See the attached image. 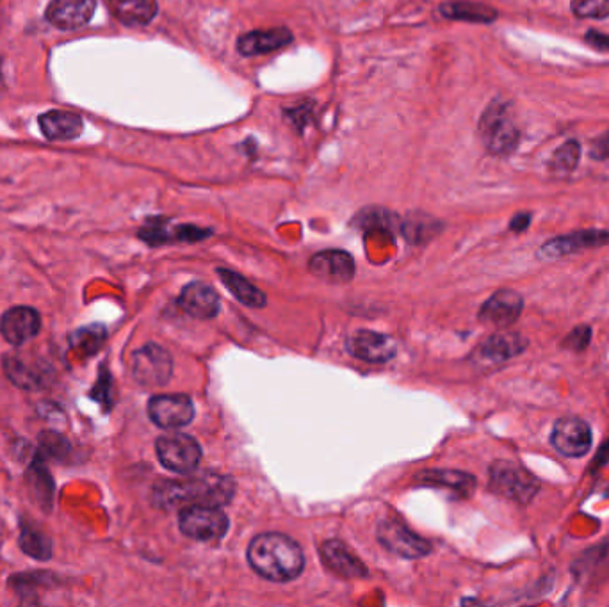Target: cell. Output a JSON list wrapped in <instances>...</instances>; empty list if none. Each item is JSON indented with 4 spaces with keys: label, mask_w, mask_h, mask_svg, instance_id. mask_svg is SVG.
I'll use <instances>...</instances> for the list:
<instances>
[{
    "label": "cell",
    "mask_w": 609,
    "mask_h": 607,
    "mask_svg": "<svg viewBox=\"0 0 609 607\" xmlns=\"http://www.w3.org/2000/svg\"><path fill=\"white\" fill-rule=\"evenodd\" d=\"M2 367L8 380L22 390H41L50 380V369L34 358L20 353H8L2 357Z\"/></svg>",
    "instance_id": "cell-12"
},
{
    "label": "cell",
    "mask_w": 609,
    "mask_h": 607,
    "mask_svg": "<svg viewBox=\"0 0 609 607\" xmlns=\"http://www.w3.org/2000/svg\"><path fill=\"white\" fill-rule=\"evenodd\" d=\"M180 533L198 542L221 540L227 535L228 517L220 506H186L179 513Z\"/></svg>",
    "instance_id": "cell-5"
},
{
    "label": "cell",
    "mask_w": 609,
    "mask_h": 607,
    "mask_svg": "<svg viewBox=\"0 0 609 607\" xmlns=\"http://www.w3.org/2000/svg\"><path fill=\"white\" fill-rule=\"evenodd\" d=\"M592 157L593 159H599V161L609 159V130L593 143Z\"/></svg>",
    "instance_id": "cell-37"
},
{
    "label": "cell",
    "mask_w": 609,
    "mask_h": 607,
    "mask_svg": "<svg viewBox=\"0 0 609 607\" xmlns=\"http://www.w3.org/2000/svg\"><path fill=\"white\" fill-rule=\"evenodd\" d=\"M440 221L430 218L426 214H410V218L406 219L403 225V234L406 239L412 244L424 243L430 241L433 235L440 232Z\"/></svg>",
    "instance_id": "cell-30"
},
{
    "label": "cell",
    "mask_w": 609,
    "mask_h": 607,
    "mask_svg": "<svg viewBox=\"0 0 609 607\" xmlns=\"http://www.w3.org/2000/svg\"><path fill=\"white\" fill-rule=\"evenodd\" d=\"M310 273L328 284H348L355 276V260L341 250L319 251L309 264Z\"/></svg>",
    "instance_id": "cell-15"
},
{
    "label": "cell",
    "mask_w": 609,
    "mask_h": 607,
    "mask_svg": "<svg viewBox=\"0 0 609 607\" xmlns=\"http://www.w3.org/2000/svg\"><path fill=\"white\" fill-rule=\"evenodd\" d=\"M590 342H592V326L579 324L572 332L567 333V337L561 342V348L581 353L590 346Z\"/></svg>",
    "instance_id": "cell-35"
},
{
    "label": "cell",
    "mask_w": 609,
    "mask_h": 607,
    "mask_svg": "<svg viewBox=\"0 0 609 607\" xmlns=\"http://www.w3.org/2000/svg\"><path fill=\"white\" fill-rule=\"evenodd\" d=\"M528 346V339L520 333H494L481 342L480 348L476 349V358L480 364L501 365L522 355Z\"/></svg>",
    "instance_id": "cell-18"
},
{
    "label": "cell",
    "mask_w": 609,
    "mask_h": 607,
    "mask_svg": "<svg viewBox=\"0 0 609 607\" xmlns=\"http://www.w3.org/2000/svg\"><path fill=\"white\" fill-rule=\"evenodd\" d=\"M218 276H220L221 282L227 287L228 291L232 292L237 300L241 301L246 307H266V294L257 289L255 285L250 284L244 276L223 268L218 269Z\"/></svg>",
    "instance_id": "cell-28"
},
{
    "label": "cell",
    "mask_w": 609,
    "mask_h": 607,
    "mask_svg": "<svg viewBox=\"0 0 609 607\" xmlns=\"http://www.w3.org/2000/svg\"><path fill=\"white\" fill-rule=\"evenodd\" d=\"M294 36L287 27L277 29H255L252 33H246L237 40V50L244 57L264 56L275 50L284 49L291 45Z\"/></svg>",
    "instance_id": "cell-19"
},
{
    "label": "cell",
    "mask_w": 609,
    "mask_h": 607,
    "mask_svg": "<svg viewBox=\"0 0 609 607\" xmlns=\"http://www.w3.org/2000/svg\"><path fill=\"white\" fill-rule=\"evenodd\" d=\"M529 225H531V212H519L510 221V230L515 232V234H522V232L528 230Z\"/></svg>",
    "instance_id": "cell-39"
},
{
    "label": "cell",
    "mask_w": 609,
    "mask_h": 607,
    "mask_svg": "<svg viewBox=\"0 0 609 607\" xmlns=\"http://www.w3.org/2000/svg\"><path fill=\"white\" fill-rule=\"evenodd\" d=\"M20 549L38 561H47L52 558V540L41 531L40 527L34 526L33 522H22L20 531Z\"/></svg>",
    "instance_id": "cell-29"
},
{
    "label": "cell",
    "mask_w": 609,
    "mask_h": 607,
    "mask_svg": "<svg viewBox=\"0 0 609 607\" xmlns=\"http://www.w3.org/2000/svg\"><path fill=\"white\" fill-rule=\"evenodd\" d=\"M107 332L104 326L100 324H91L86 328H81L79 332H75L70 337L72 346L77 349H82L86 355L97 353L98 349L102 348V344L106 342Z\"/></svg>",
    "instance_id": "cell-33"
},
{
    "label": "cell",
    "mask_w": 609,
    "mask_h": 607,
    "mask_svg": "<svg viewBox=\"0 0 609 607\" xmlns=\"http://www.w3.org/2000/svg\"><path fill=\"white\" fill-rule=\"evenodd\" d=\"M97 2L95 0H52L45 17L49 24L61 31H75L79 27L90 24L95 15Z\"/></svg>",
    "instance_id": "cell-16"
},
{
    "label": "cell",
    "mask_w": 609,
    "mask_h": 607,
    "mask_svg": "<svg viewBox=\"0 0 609 607\" xmlns=\"http://www.w3.org/2000/svg\"><path fill=\"white\" fill-rule=\"evenodd\" d=\"M148 417L159 428H184L195 419V405L186 394L154 396L148 403Z\"/></svg>",
    "instance_id": "cell-11"
},
{
    "label": "cell",
    "mask_w": 609,
    "mask_h": 607,
    "mask_svg": "<svg viewBox=\"0 0 609 607\" xmlns=\"http://www.w3.org/2000/svg\"><path fill=\"white\" fill-rule=\"evenodd\" d=\"M38 123L43 136L50 141H70L79 138L84 129V122L79 114L61 109L41 114Z\"/></svg>",
    "instance_id": "cell-22"
},
{
    "label": "cell",
    "mask_w": 609,
    "mask_h": 607,
    "mask_svg": "<svg viewBox=\"0 0 609 607\" xmlns=\"http://www.w3.org/2000/svg\"><path fill=\"white\" fill-rule=\"evenodd\" d=\"M488 488L508 501L528 506L540 492V481L519 463L497 460L488 469Z\"/></svg>",
    "instance_id": "cell-3"
},
{
    "label": "cell",
    "mask_w": 609,
    "mask_h": 607,
    "mask_svg": "<svg viewBox=\"0 0 609 607\" xmlns=\"http://www.w3.org/2000/svg\"><path fill=\"white\" fill-rule=\"evenodd\" d=\"M415 479L419 485L449 488L451 492H456L462 497H469L476 490V478L460 470H424L421 474H417Z\"/></svg>",
    "instance_id": "cell-24"
},
{
    "label": "cell",
    "mask_w": 609,
    "mask_h": 607,
    "mask_svg": "<svg viewBox=\"0 0 609 607\" xmlns=\"http://www.w3.org/2000/svg\"><path fill=\"white\" fill-rule=\"evenodd\" d=\"M321 559L328 570L333 574L344 577V579H360L366 577L367 568L353 552L339 542V540H328L319 549Z\"/></svg>",
    "instance_id": "cell-21"
},
{
    "label": "cell",
    "mask_w": 609,
    "mask_h": 607,
    "mask_svg": "<svg viewBox=\"0 0 609 607\" xmlns=\"http://www.w3.org/2000/svg\"><path fill=\"white\" fill-rule=\"evenodd\" d=\"M586 41L593 45L595 49L606 50L609 52V34L597 33V31H590L586 34Z\"/></svg>",
    "instance_id": "cell-40"
},
{
    "label": "cell",
    "mask_w": 609,
    "mask_h": 607,
    "mask_svg": "<svg viewBox=\"0 0 609 607\" xmlns=\"http://www.w3.org/2000/svg\"><path fill=\"white\" fill-rule=\"evenodd\" d=\"M609 462V438L602 444L601 449L597 451V456L593 460V469H601L606 463Z\"/></svg>",
    "instance_id": "cell-41"
},
{
    "label": "cell",
    "mask_w": 609,
    "mask_h": 607,
    "mask_svg": "<svg viewBox=\"0 0 609 607\" xmlns=\"http://www.w3.org/2000/svg\"><path fill=\"white\" fill-rule=\"evenodd\" d=\"M41 330V317L33 307L9 308L0 317V333L11 346H22L36 337Z\"/></svg>",
    "instance_id": "cell-17"
},
{
    "label": "cell",
    "mask_w": 609,
    "mask_h": 607,
    "mask_svg": "<svg viewBox=\"0 0 609 607\" xmlns=\"http://www.w3.org/2000/svg\"><path fill=\"white\" fill-rule=\"evenodd\" d=\"M609 244V230L586 228L570 234L558 235L540 246L538 259L558 260L583 250H595Z\"/></svg>",
    "instance_id": "cell-9"
},
{
    "label": "cell",
    "mask_w": 609,
    "mask_h": 607,
    "mask_svg": "<svg viewBox=\"0 0 609 607\" xmlns=\"http://www.w3.org/2000/svg\"><path fill=\"white\" fill-rule=\"evenodd\" d=\"M524 310V300L519 292L512 289H501L494 292L488 298L480 310L481 323L497 326V328H508L522 316Z\"/></svg>",
    "instance_id": "cell-14"
},
{
    "label": "cell",
    "mask_w": 609,
    "mask_h": 607,
    "mask_svg": "<svg viewBox=\"0 0 609 607\" xmlns=\"http://www.w3.org/2000/svg\"><path fill=\"white\" fill-rule=\"evenodd\" d=\"M551 446L565 458H581L592 449V428L579 417L558 419L551 431Z\"/></svg>",
    "instance_id": "cell-10"
},
{
    "label": "cell",
    "mask_w": 609,
    "mask_h": 607,
    "mask_svg": "<svg viewBox=\"0 0 609 607\" xmlns=\"http://www.w3.org/2000/svg\"><path fill=\"white\" fill-rule=\"evenodd\" d=\"M130 371L141 387L147 389L164 387L173 374V358L159 344L150 342L132 355Z\"/></svg>",
    "instance_id": "cell-6"
},
{
    "label": "cell",
    "mask_w": 609,
    "mask_h": 607,
    "mask_svg": "<svg viewBox=\"0 0 609 607\" xmlns=\"http://www.w3.org/2000/svg\"><path fill=\"white\" fill-rule=\"evenodd\" d=\"M155 451L164 469L177 474L193 472L202 460V447L186 433L164 435L155 442Z\"/></svg>",
    "instance_id": "cell-7"
},
{
    "label": "cell",
    "mask_w": 609,
    "mask_h": 607,
    "mask_svg": "<svg viewBox=\"0 0 609 607\" xmlns=\"http://www.w3.org/2000/svg\"><path fill=\"white\" fill-rule=\"evenodd\" d=\"M442 17L449 20H462L471 24H490L496 22L497 11L481 2H469V0H456V2H444L440 6Z\"/></svg>",
    "instance_id": "cell-25"
},
{
    "label": "cell",
    "mask_w": 609,
    "mask_h": 607,
    "mask_svg": "<svg viewBox=\"0 0 609 607\" xmlns=\"http://www.w3.org/2000/svg\"><path fill=\"white\" fill-rule=\"evenodd\" d=\"M572 13L577 18H608L609 0H572Z\"/></svg>",
    "instance_id": "cell-34"
},
{
    "label": "cell",
    "mask_w": 609,
    "mask_h": 607,
    "mask_svg": "<svg viewBox=\"0 0 609 607\" xmlns=\"http://www.w3.org/2000/svg\"><path fill=\"white\" fill-rule=\"evenodd\" d=\"M289 120L298 127V129H303L307 123H309L310 116V107L309 106H301L300 109H293V111H289Z\"/></svg>",
    "instance_id": "cell-38"
},
{
    "label": "cell",
    "mask_w": 609,
    "mask_h": 607,
    "mask_svg": "<svg viewBox=\"0 0 609 607\" xmlns=\"http://www.w3.org/2000/svg\"><path fill=\"white\" fill-rule=\"evenodd\" d=\"M236 495V481L220 474H198L193 478L182 481H163L155 486L152 501L155 506L170 510V508H186V506H225Z\"/></svg>",
    "instance_id": "cell-1"
},
{
    "label": "cell",
    "mask_w": 609,
    "mask_h": 607,
    "mask_svg": "<svg viewBox=\"0 0 609 607\" xmlns=\"http://www.w3.org/2000/svg\"><path fill=\"white\" fill-rule=\"evenodd\" d=\"M604 572H609V538L583 552L572 565V574L579 581H592Z\"/></svg>",
    "instance_id": "cell-26"
},
{
    "label": "cell",
    "mask_w": 609,
    "mask_h": 607,
    "mask_svg": "<svg viewBox=\"0 0 609 607\" xmlns=\"http://www.w3.org/2000/svg\"><path fill=\"white\" fill-rule=\"evenodd\" d=\"M40 456L41 458H49V460H56V462H66L72 454V444L68 438L63 437L61 433L57 431H43L40 433Z\"/></svg>",
    "instance_id": "cell-32"
},
{
    "label": "cell",
    "mask_w": 609,
    "mask_h": 607,
    "mask_svg": "<svg viewBox=\"0 0 609 607\" xmlns=\"http://www.w3.org/2000/svg\"><path fill=\"white\" fill-rule=\"evenodd\" d=\"M346 348L351 357L358 358L369 364H385L396 357V342L389 335L371 332V330H358L348 337Z\"/></svg>",
    "instance_id": "cell-13"
},
{
    "label": "cell",
    "mask_w": 609,
    "mask_h": 607,
    "mask_svg": "<svg viewBox=\"0 0 609 607\" xmlns=\"http://www.w3.org/2000/svg\"><path fill=\"white\" fill-rule=\"evenodd\" d=\"M107 4L114 18L127 27H147L159 11L155 0H109Z\"/></svg>",
    "instance_id": "cell-23"
},
{
    "label": "cell",
    "mask_w": 609,
    "mask_h": 607,
    "mask_svg": "<svg viewBox=\"0 0 609 607\" xmlns=\"http://www.w3.org/2000/svg\"><path fill=\"white\" fill-rule=\"evenodd\" d=\"M376 535H378V542L399 558L419 559L428 556L431 552V543L428 540L415 535L414 531H410L405 524H401L394 518H387L380 522Z\"/></svg>",
    "instance_id": "cell-8"
},
{
    "label": "cell",
    "mask_w": 609,
    "mask_h": 607,
    "mask_svg": "<svg viewBox=\"0 0 609 607\" xmlns=\"http://www.w3.org/2000/svg\"><path fill=\"white\" fill-rule=\"evenodd\" d=\"M246 558L255 574L273 583L294 581L305 568L300 543L282 533H264L253 538Z\"/></svg>",
    "instance_id": "cell-2"
},
{
    "label": "cell",
    "mask_w": 609,
    "mask_h": 607,
    "mask_svg": "<svg viewBox=\"0 0 609 607\" xmlns=\"http://www.w3.org/2000/svg\"><path fill=\"white\" fill-rule=\"evenodd\" d=\"M25 478H27V483L31 486L34 499L38 501L43 510L49 511L52 508V502H54L56 485H54V479L50 476L45 463L41 462L40 454L29 465V469L25 472Z\"/></svg>",
    "instance_id": "cell-27"
},
{
    "label": "cell",
    "mask_w": 609,
    "mask_h": 607,
    "mask_svg": "<svg viewBox=\"0 0 609 607\" xmlns=\"http://www.w3.org/2000/svg\"><path fill=\"white\" fill-rule=\"evenodd\" d=\"M179 305L182 310L195 319H212L220 314V296L211 285L193 282L186 285L180 294Z\"/></svg>",
    "instance_id": "cell-20"
},
{
    "label": "cell",
    "mask_w": 609,
    "mask_h": 607,
    "mask_svg": "<svg viewBox=\"0 0 609 607\" xmlns=\"http://www.w3.org/2000/svg\"><path fill=\"white\" fill-rule=\"evenodd\" d=\"M579 157H581V145L577 143L576 139H570L554 152L551 164H549L551 173L556 177H567L576 170Z\"/></svg>",
    "instance_id": "cell-31"
},
{
    "label": "cell",
    "mask_w": 609,
    "mask_h": 607,
    "mask_svg": "<svg viewBox=\"0 0 609 607\" xmlns=\"http://www.w3.org/2000/svg\"><path fill=\"white\" fill-rule=\"evenodd\" d=\"M480 136L483 145L492 155L506 157L519 145L520 132L513 123L508 106L494 100L480 120Z\"/></svg>",
    "instance_id": "cell-4"
},
{
    "label": "cell",
    "mask_w": 609,
    "mask_h": 607,
    "mask_svg": "<svg viewBox=\"0 0 609 607\" xmlns=\"http://www.w3.org/2000/svg\"><path fill=\"white\" fill-rule=\"evenodd\" d=\"M91 397L100 405L106 406V410L113 405V376L107 373L106 367H102L97 385H95V389L91 390Z\"/></svg>",
    "instance_id": "cell-36"
}]
</instances>
